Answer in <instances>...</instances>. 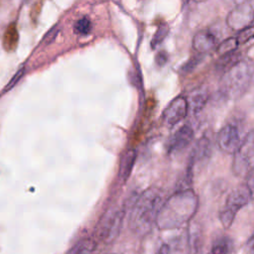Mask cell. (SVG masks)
Listing matches in <instances>:
<instances>
[{
	"instance_id": "6da1fadb",
	"label": "cell",
	"mask_w": 254,
	"mask_h": 254,
	"mask_svg": "<svg viewBox=\"0 0 254 254\" xmlns=\"http://www.w3.org/2000/svg\"><path fill=\"white\" fill-rule=\"evenodd\" d=\"M197 208L195 192L189 188L179 190L162 202L155 223L161 230L179 228L194 216Z\"/></svg>"
},
{
	"instance_id": "7a4b0ae2",
	"label": "cell",
	"mask_w": 254,
	"mask_h": 254,
	"mask_svg": "<svg viewBox=\"0 0 254 254\" xmlns=\"http://www.w3.org/2000/svg\"><path fill=\"white\" fill-rule=\"evenodd\" d=\"M162 202L163 194L155 188L144 190L135 200L129 215V225L135 234L144 236L151 231Z\"/></svg>"
},
{
	"instance_id": "3957f363",
	"label": "cell",
	"mask_w": 254,
	"mask_h": 254,
	"mask_svg": "<svg viewBox=\"0 0 254 254\" xmlns=\"http://www.w3.org/2000/svg\"><path fill=\"white\" fill-rule=\"evenodd\" d=\"M252 75V64L246 60H240L224 71L220 83V92L229 99L240 97L249 88Z\"/></svg>"
},
{
	"instance_id": "277c9868",
	"label": "cell",
	"mask_w": 254,
	"mask_h": 254,
	"mask_svg": "<svg viewBox=\"0 0 254 254\" xmlns=\"http://www.w3.org/2000/svg\"><path fill=\"white\" fill-rule=\"evenodd\" d=\"M246 177H248V182L228 194L224 206L219 213L220 222L225 228H229L232 225L236 213L243 206L247 205L252 198V171Z\"/></svg>"
},
{
	"instance_id": "5b68a950",
	"label": "cell",
	"mask_w": 254,
	"mask_h": 254,
	"mask_svg": "<svg viewBox=\"0 0 254 254\" xmlns=\"http://www.w3.org/2000/svg\"><path fill=\"white\" fill-rule=\"evenodd\" d=\"M253 132L250 131L234 153L232 171L236 176H247L252 171Z\"/></svg>"
},
{
	"instance_id": "8992f818",
	"label": "cell",
	"mask_w": 254,
	"mask_h": 254,
	"mask_svg": "<svg viewBox=\"0 0 254 254\" xmlns=\"http://www.w3.org/2000/svg\"><path fill=\"white\" fill-rule=\"evenodd\" d=\"M124 216V208H118L108 213L98 225L96 231L97 238L106 244L113 242L119 235Z\"/></svg>"
},
{
	"instance_id": "52a82bcc",
	"label": "cell",
	"mask_w": 254,
	"mask_h": 254,
	"mask_svg": "<svg viewBox=\"0 0 254 254\" xmlns=\"http://www.w3.org/2000/svg\"><path fill=\"white\" fill-rule=\"evenodd\" d=\"M253 4L252 0L236 5L228 13L226 18L227 26L233 31H241L252 25L253 22Z\"/></svg>"
},
{
	"instance_id": "ba28073f",
	"label": "cell",
	"mask_w": 254,
	"mask_h": 254,
	"mask_svg": "<svg viewBox=\"0 0 254 254\" xmlns=\"http://www.w3.org/2000/svg\"><path fill=\"white\" fill-rule=\"evenodd\" d=\"M217 144L224 153L234 154L241 144L238 127L233 123L225 124L217 134Z\"/></svg>"
},
{
	"instance_id": "9c48e42d",
	"label": "cell",
	"mask_w": 254,
	"mask_h": 254,
	"mask_svg": "<svg viewBox=\"0 0 254 254\" xmlns=\"http://www.w3.org/2000/svg\"><path fill=\"white\" fill-rule=\"evenodd\" d=\"M188 114L187 100L183 96H178L171 101L164 112V120L169 125H175L182 121Z\"/></svg>"
},
{
	"instance_id": "30bf717a",
	"label": "cell",
	"mask_w": 254,
	"mask_h": 254,
	"mask_svg": "<svg viewBox=\"0 0 254 254\" xmlns=\"http://www.w3.org/2000/svg\"><path fill=\"white\" fill-rule=\"evenodd\" d=\"M193 130L189 124H185L180 127L171 138L169 143L168 152L170 154H176L185 150L193 139Z\"/></svg>"
},
{
	"instance_id": "8fae6325",
	"label": "cell",
	"mask_w": 254,
	"mask_h": 254,
	"mask_svg": "<svg viewBox=\"0 0 254 254\" xmlns=\"http://www.w3.org/2000/svg\"><path fill=\"white\" fill-rule=\"evenodd\" d=\"M216 37L209 30L198 31L192 39V48L200 55L213 50L216 47Z\"/></svg>"
},
{
	"instance_id": "7c38bea8",
	"label": "cell",
	"mask_w": 254,
	"mask_h": 254,
	"mask_svg": "<svg viewBox=\"0 0 254 254\" xmlns=\"http://www.w3.org/2000/svg\"><path fill=\"white\" fill-rule=\"evenodd\" d=\"M137 158V152L134 149L127 150L121 157L118 169V180L121 184H124L130 177L135 161Z\"/></svg>"
},
{
	"instance_id": "4fadbf2b",
	"label": "cell",
	"mask_w": 254,
	"mask_h": 254,
	"mask_svg": "<svg viewBox=\"0 0 254 254\" xmlns=\"http://www.w3.org/2000/svg\"><path fill=\"white\" fill-rule=\"evenodd\" d=\"M208 99L207 91L204 89H196L192 91L187 100L188 104V112H191L192 114L198 113L205 106Z\"/></svg>"
},
{
	"instance_id": "5bb4252c",
	"label": "cell",
	"mask_w": 254,
	"mask_h": 254,
	"mask_svg": "<svg viewBox=\"0 0 254 254\" xmlns=\"http://www.w3.org/2000/svg\"><path fill=\"white\" fill-rule=\"evenodd\" d=\"M187 254H202V234L196 224L190 227Z\"/></svg>"
},
{
	"instance_id": "9a60e30c",
	"label": "cell",
	"mask_w": 254,
	"mask_h": 254,
	"mask_svg": "<svg viewBox=\"0 0 254 254\" xmlns=\"http://www.w3.org/2000/svg\"><path fill=\"white\" fill-rule=\"evenodd\" d=\"M96 249V242L91 237H84L79 239L66 254H93Z\"/></svg>"
},
{
	"instance_id": "2e32d148",
	"label": "cell",
	"mask_w": 254,
	"mask_h": 254,
	"mask_svg": "<svg viewBox=\"0 0 254 254\" xmlns=\"http://www.w3.org/2000/svg\"><path fill=\"white\" fill-rule=\"evenodd\" d=\"M241 59V54L239 51L235 50L231 53L222 55L215 64V68L219 71H226L228 68H230L232 65H234L236 63H238Z\"/></svg>"
},
{
	"instance_id": "e0dca14e",
	"label": "cell",
	"mask_w": 254,
	"mask_h": 254,
	"mask_svg": "<svg viewBox=\"0 0 254 254\" xmlns=\"http://www.w3.org/2000/svg\"><path fill=\"white\" fill-rule=\"evenodd\" d=\"M183 239L180 236L166 240L159 248L157 254H182Z\"/></svg>"
},
{
	"instance_id": "ac0fdd59",
	"label": "cell",
	"mask_w": 254,
	"mask_h": 254,
	"mask_svg": "<svg viewBox=\"0 0 254 254\" xmlns=\"http://www.w3.org/2000/svg\"><path fill=\"white\" fill-rule=\"evenodd\" d=\"M233 248L232 240L226 236L222 235L220 237H217L211 246V254H230Z\"/></svg>"
},
{
	"instance_id": "d6986e66",
	"label": "cell",
	"mask_w": 254,
	"mask_h": 254,
	"mask_svg": "<svg viewBox=\"0 0 254 254\" xmlns=\"http://www.w3.org/2000/svg\"><path fill=\"white\" fill-rule=\"evenodd\" d=\"M91 30H92V23L87 16H83L79 18L73 26L74 33L80 36L88 35L91 32Z\"/></svg>"
},
{
	"instance_id": "ffe728a7",
	"label": "cell",
	"mask_w": 254,
	"mask_h": 254,
	"mask_svg": "<svg viewBox=\"0 0 254 254\" xmlns=\"http://www.w3.org/2000/svg\"><path fill=\"white\" fill-rule=\"evenodd\" d=\"M238 44L236 42L235 38H228L226 40H224L223 42H221L218 46H217V53L222 56L228 53H231L235 50H237Z\"/></svg>"
},
{
	"instance_id": "44dd1931",
	"label": "cell",
	"mask_w": 254,
	"mask_h": 254,
	"mask_svg": "<svg viewBox=\"0 0 254 254\" xmlns=\"http://www.w3.org/2000/svg\"><path fill=\"white\" fill-rule=\"evenodd\" d=\"M168 32H169L168 25L166 23H162L158 27V29H157V31H156V33H155V35H154V37H153V39L151 41L152 49H155L157 46H159L164 41V39L166 38Z\"/></svg>"
},
{
	"instance_id": "7402d4cb",
	"label": "cell",
	"mask_w": 254,
	"mask_h": 254,
	"mask_svg": "<svg viewBox=\"0 0 254 254\" xmlns=\"http://www.w3.org/2000/svg\"><path fill=\"white\" fill-rule=\"evenodd\" d=\"M253 33H254V29H253L252 25L249 26V27L244 28L241 31H239L238 34H237V37L235 38L237 44L242 45V44L247 43L253 37Z\"/></svg>"
},
{
	"instance_id": "603a6c76",
	"label": "cell",
	"mask_w": 254,
	"mask_h": 254,
	"mask_svg": "<svg viewBox=\"0 0 254 254\" xmlns=\"http://www.w3.org/2000/svg\"><path fill=\"white\" fill-rule=\"evenodd\" d=\"M201 60H202V55H200V54H198V55L192 57L191 59H190V60L182 66V68H181V69H182V72H183L184 74H187V73L192 71V70L195 68V66L201 62Z\"/></svg>"
},
{
	"instance_id": "cb8c5ba5",
	"label": "cell",
	"mask_w": 254,
	"mask_h": 254,
	"mask_svg": "<svg viewBox=\"0 0 254 254\" xmlns=\"http://www.w3.org/2000/svg\"><path fill=\"white\" fill-rule=\"evenodd\" d=\"M24 73H25V67H24V66H21V67L17 70V72L12 76V78L9 80V82L7 83V85L5 86V88L3 89V92H7V91H9L11 88H13V87L18 83V81L23 77Z\"/></svg>"
},
{
	"instance_id": "d4e9b609",
	"label": "cell",
	"mask_w": 254,
	"mask_h": 254,
	"mask_svg": "<svg viewBox=\"0 0 254 254\" xmlns=\"http://www.w3.org/2000/svg\"><path fill=\"white\" fill-rule=\"evenodd\" d=\"M59 32H60L59 26H54V27L44 36V38H43V40H42V44H44V45H50V44L57 38Z\"/></svg>"
},
{
	"instance_id": "484cf974",
	"label": "cell",
	"mask_w": 254,
	"mask_h": 254,
	"mask_svg": "<svg viewBox=\"0 0 254 254\" xmlns=\"http://www.w3.org/2000/svg\"><path fill=\"white\" fill-rule=\"evenodd\" d=\"M156 63L158 65H164L167 63V55L164 51L160 52L156 56Z\"/></svg>"
},
{
	"instance_id": "4316f807",
	"label": "cell",
	"mask_w": 254,
	"mask_h": 254,
	"mask_svg": "<svg viewBox=\"0 0 254 254\" xmlns=\"http://www.w3.org/2000/svg\"><path fill=\"white\" fill-rule=\"evenodd\" d=\"M247 1H251V0H224V2H225L227 5H232L233 7L236 6V5L242 4V3H244V2H247Z\"/></svg>"
},
{
	"instance_id": "83f0119b",
	"label": "cell",
	"mask_w": 254,
	"mask_h": 254,
	"mask_svg": "<svg viewBox=\"0 0 254 254\" xmlns=\"http://www.w3.org/2000/svg\"><path fill=\"white\" fill-rule=\"evenodd\" d=\"M194 2H202V1H205V0H193Z\"/></svg>"
}]
</instances>
